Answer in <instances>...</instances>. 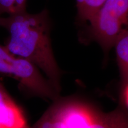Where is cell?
<instances>
[{
    "instance_id": "cell-1",
    "label": "cell",
    "mask_w": 128,
    "mask_h": 128,
    "mask_svg": "<svg viewBox=\"0 0 128 128\" xmlns=\"http://www.w3.org/2000/svg\"><path fill=\"white\" fill-rule=\"evenodd\" d=\"M50 20L46 9L35 14L22 12L0 16V27L10 34L6 47L12 55L34 64L56 90L60 92V71L53 52Z\"/></svg>"
},
{
    "instance_id": "cell-2",
    "label": "cell",
    "mask_w": 128,
    "mask_h": 128,
    "mask_svg": "<svg viewBox=\"0 0 128 128\" xmlns=\"http://www.w3.org/2000/svg\"><path fill=\"white\" fill-rule=\"evenodd\" d=\"M88 22L96 40L104 49H110L128 30V0H106Z\"/></svg>"
},
{
    "instance_id": "cell-3",
    "label": "cell",
    "mask_w": 128,
    "mask_h": 128,
    "mask_svg": "<svg viewBox=\"0 0 128 128\" xmlns=\"http://www.w3.org/2000/svg\"><path fill=\"white\" fill-rule=\"evenodd\" d=\"M12 76L18 80L24 89L33 95L52 101L58 98L60 93L49 80L44 77L39 68L28 60L16 57Z\"/></svg>"
},
{
    "instance_id": "cell-4",
    "label": "cell",
    "mask_w": 128,
    "mask_h": 128,
    "mask_svg": "<svg viewBox=\"0 0 128 128\" xmlns=\"http://www.w3.org/2000/svg\"><path fill=\"white\" fill-rule=\"evenodd\" d=\"M96 116L80 103H57L56 118L62 128H90Z\"/></svg>"
},
{
    "instance_id": "cell-5",
    "label": "cell",
    "mask_w": 128,
    "mask_h": 128,
    "mask_svg": "<svg viewBox=\"0 0 128 128\" xmlns=\"http://www.w3.org/2000/svg\"><path fill=\"white\" fill-rule=\"evenodd\" d=\"M23 112L0 82V128H30Z\"/></svg>"
},
{
    "instance_id": "cell-6",
    "label": "cell",
    "mask_w": 128,
    "mask_h": 128,
    "mask_svg": "<svg viewBox=\"0 0 128 128\" xmlns=\"http://www.w3.org/2000/svg\"><path fill=\"white\" fill-rule=\"evenodd\" d=\"M90 128H128V113L120 109L97 116Z\"/></svg>"
},
{
    "instance_id": "cell-7",
    "label": "cell",
    "mask_w": 128,
    "mask_h": 128,
    "mask_svg": "<svg viewBox=\"0 0 128 128\" xmlns=\"http://www.w3.org/2000/svg\"><path fill=\"white\" fill-rule=\"evenodd\" d=\"M114 46L122 78L126 83L128 81V30L119 37Z\"/></svg>"
},
{
    "instance_id": "cell-8",
    "label": "cell",
    "mask_w": 128,
    "mask_h": 128,
    "mask_svg": "<svg viewBox=\"0 0 128 128\" xmlns=\"http://www.w3.org/2000/svg\"><path fill=\"white\" fill-rule=\"evenodd\" d=\"M106 0H76L78 17L80 20L88 22Z\"/></svg>"
},
{
    "instance_id": "cell-9",
    "label": "cell",
    "mask_w": 128,
    "mask_h": 128,
    "mask_svg": "<svg viewBox=\"0 0 128 128\" xmlns=\"http://www.w3.org/2000/svg\"><path fill=\"white\" fill-rule=\"evenodd\" d=\"M27 0H0V15L13 14L26 11Z\"/></svg>"
},
{
    "instance_id": "cell-10",
    "label": "cell",
    "mask_w": 128,
    "mask_h": 128,
    "mask_svg": "<svg viewBox=\"0 0 128 128\" xmlns=\"http://www.w3.org/2000/svg\"><path fill=\"white\" fill-rule=\"evenodd\" d=\"M16 58L8 50L6 46L0 44V73L12 76V65Z\"/></svg>"
},
{
    "instance_id": "cell-11",
    "label": "cell",
    "mask_w": 128,
    "mask_h": 128,
    "mask_svg": "<svg viewBox=\"0 0 128 128\" xmlns=\"http://www.w3.org/2000/svg\"><path fill=\"white\" fill-rule=\"evenodd\" d=\"M56 108L57 103H56L48 108L36 124L30 128H54L56 122Z\"/></svg>"
},
{
    "instance_id": "cell-12",
    "label": "cell",
    "mask_w": 128,
    "mask_h": 128,
    "mask_svg": "<svg viewBox=\"0 0 128 128\" xmlns=\"http://www.w3.org/2000/svg\"><path fill=\"white\" fill-rule=\"evenodd\" d=\"M124 102L126 104V105L128 107V81L126 82V86L124 88Z\"/></svg>"
},
{
    "instance_id": "cell-13",
    "label": "cell",
    "mask_w": 128,
    "mask_h": 128,
    "mask_svg": "<svg viewBox=\"0 0 128 128\" xmlns=\"http://www.w3.org/2000/svg\"><path fill=\"white\" fill-rule=\"evenodd\" d=\"M54 128H62L61 126H60V124H59L58 121L57 120L56 118V122H55V126H54Z\"/></svg>"
}]
</instances>
